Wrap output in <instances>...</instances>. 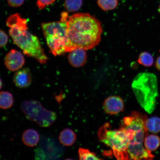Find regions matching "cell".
<instances>
[{
    "instance_id": "obj_13",
    "label": "cell",
    "mask_w": 160,
    "mask_h": 160,
    "mask_svg": "<svg viewBox=\"0 0 160 160\" xmlns=\"http://www.w3.org/2000/svg\"><path fill=\"white\" fill-rule=\"evenodd\" d=\"M76 139L74 132L69 129H66L60 134L59 140L62 145L67 147L73 145Z\"/></svg>"
},
{
    "instance_id": "obj_9",
    "label": "cell",
    "mask_w": 160,
    "mask_h": 160,
    "mask_svg": "<svg viewBox=\"0 0 160 160\" xmlns=\"http://www.w3.org/2000/svg\"><path fill=\"white\" fill-rule=\"evenodd\" d=\"M13 79L16 87L19 88H26L31 85L32 77L30 69L26 68L16 72L13 75Z\"/></svg>"
},
{
    "instance_id": "obj_24",
    "label": "cell",
    "mask_w": 160,
    "mask_h": 160,
    "mask_svg": "<svg viewBox=\"0 0 160 160\" xmlns=\"http://www.w3.org/2000/svg\"><path fill=\"white\" fill-rule=\"evenodd\" d=\"M156 67L157 69L160 71V57L158 58L156 62Z\"/></svg>"
},
{
    "instance_id": "obj_3",
    "label": "cell",
    "mask_w": 160,
    "mask_h": 160,
    "mask_svg": "<svg viewBox=\"0 0 160 160\" xmlns=\"http://www.w3.org/2000/svg\"><path fill=\"white\" fill-rule=\"evenodd\" d=\"M147 118L146 115L133 112L123 119L121 128L125 132L128 141L127 152L130 159L152 160L155 157L143 146L148 135L145 126Z\"/></svg>"
},
{
    "instance_id": "obj_26",
    "label": "cell",
    "mask_w": 160,
    "mask_h": 160,
    "mask_svg": "<svg viewBox=\"0 0 160 160\" xmlns=\"http://www.w3.org/2000/svg\"><path fill=\"white\" fill-rule=\"evenodd\" d=\"M159 12L160 13V4L159 7Z\"/></svg>"
},
{
    "instance_id": "obj_25",
    "label": "cell",
    "mask_w": 160,
    "mask_h": 160,
    "mask_svg": "<svg viewBox=\"0 0 160 160\" xmlns=\"http://www.w3.org/2000/svg\"><path fill=\"white\" fill-rule=\"evenodd\" d=\"M3 87V82L2 81L1 78H0V90Z\"/></svg>"
},
{
    "instance_id": "obj_21",
    "label": "cell",
    "mask_w": 160,
    "mask_h": 160,
    "mask_svg": "<svg viewBox=\"0 0 160 160\" xmlns=\"http://www.w3.org/2000/svg\"><path fill=\"white\" fill-rule=\"evenodd\" d=\"M9 37L5 32L0 29V48L4 47L8 42Z\"/></svg>"
},
{
    "instance_id": "obj_1",
    "label": "cell",
    "mask_w": 160,
    "mask_h": 160,
    "mask_svg": "<svg viewBox=\"0 0 160 160\" xmlns=\"http://www.w3.org/2000/svg\"><path fill=\"white\" fill-rule=\"evenodd\" d=\"M66 52L77 49H92L101 41L102 28L96 18L88 13H77L66 19Z\"/></svg>"
},
{
    "instance_id": "obj_27",
    "label": "cell",
    "mask_w": 160,
    "mask_h": 160,
    "mask_svg": "<svg viewBox=\"0 0 160 160\" xmlns=\"http://www.w3.org/2000/svg\"></svg>"
},
{
    "instance_id": "obj_7",
    "label": "cell",
    "mask_w": 160,
    "mask_h": 160,
    "mask_svg": "<svg viewBox=\"0 0 160 160\" xmlns=\"http://www.w3.org/2000/svg\"><path fill=\"white\" fill-rule=\"evenodd\" d=\"M20 108L28 119L41 127H49L57 119L55 113L46 109L41 103L35 100L24 101Z\"/></svg>"
},
{
    "instance_id": "obj_5",
    "label": "cell",
    "mask_w": 160,
    "mask_h": 160,
    "mask_svg": "<svg viewBox=\"0 0 160 160\" xmlns=\"http://www.w3.org/2000/svg\"><path fill=\"white\" fill-rule=\"evenodd\" d=\"M41 28L51 53L57 56L67 53L66 20L43 23L41 24Z\"/></svg>"
},
{
    "instance_id": "obj_18",
    "label": "cell",
    "mask_w": 160,
    "mask_h": 160,
    "mask_svg": "<svg viewBox=\"0 0 160 160\" xmlns=\"http://www.w3.org/2000/svg\"><path fill=\"white\" fill-rule=\"evenodd\" d=\"M98 4L104 11H109L116 8L118 5V0H98Z\"/></svg>"
},
{
    "instance_id": "obj_6",
    "label": "cell",
    "mask_w": 160,
    "mask_h": 160,
    "mask_svg": "<svg viewBox=\"0 0 160 160\" xmlns=\"http://www.w3.org/2000/svg\"><path fill=\"white\" fill-rule=\"evenodd\" d=\"M99 137L102 142L112 149L114 154L118 159H128L129 156L127 152L128 141L122 129L109 130L108 125H106L100 129Z\"/></svg>"
},
{
    "instance_id": "obj_10",
    "label": "cell",
    "mask_w": 160,
    "mask_h": 160,
    "mask_svg": "<svg viewBox=\"0 0 160 160\" xmlns=\"http://www.w3.org/2000/svg\"><path fill=\"white\" fill-rule=\"evenodd\" d=\"M124 108L123 100L118 96H111L105 100L103 108L106 113L113 115L123 111Z\"/></svg>"
},
{
    "instance_id": "obj_15",
    "label": "cell",
    "mask_w": 160,
    "mask_h": 160,
    "mask_svg": "<svg viewBox=\"0 0 160 160\" xmlns=\"http://www.w3.org/2000/svg\"><path fill=\"white\" fill-rule=\"evenodd\" d=\"M160 145V138L158 136L155 135H147L144 141L145 148L150 152L155 151Z\"/></svg>"
},
{
    "instance_id": "obj_20",
    "label": "cell",
    "mask_w": 160,
    "mask_h": 160,
    "mask_svg": "<svg viewBox=\"0 0 160 160\" xmlns=\"http://www.w3.org/2000/svg\"><path fill=\"white\" fill-rule=\"evenodd\" d=\"M79 159L80 160H100L95 153L89 150L80 148L79 150Z\"/></svg>"
},
{
    "instance_id": "obj_23",
    "label": "cell",
    "mask_w": 160,
    "mask_h": 160,
    "mask_svg": "<svg viewBox=\"0 0 160 160\" xmlns=\"http://www.w3.org/2000/svg\"><path fill=\"white\" fill-rule=\"evenodd\" d=\"M25 0H7L9 5L12 7H18L23 4Z\"/></svg>"
},
{
    "instance_id": "obj_8",
    "label": "cell",
    "mask_w": 160,
    "mask_h": 160,
    "mask_svg": "<svg viewBox=\"0 0 160 160\" xmlns=\"http://www.w3.org/2000/svg\"><path fill=\"white\" fill-rule=\"evenodd\" d=\"M25 63L22 54L15 49L11 50L6 56L5 64L7 68L12 72L21 69Z\"/></svg>"
},
{
    "instance_id": "obj_19",
    "label": "cell",
    "mask_w": 160,
    "mask_h": 160,
    "mask_svg": "<svg viewBox=\"0 0 160 160\" xmlns=\"http://www.w3.org/2000/svg\"><path fill=\"white\" fill-rule=\"evenodd\" d=\"M138 61L140 64L149 67L153 65V58L151 54L143 52L139 55Z\"/></svg>"
},
{
    "instance_id": "obj_12",
    "label": "cell",
    "mask_w": 160,
    "mask_h": 160,
    "mask_svg": "<svg viewBox=\"0 0 160 160\" xmlns=\"http://www.w3.org/2000/svg\"><path fill=\"white\" fill-rule=\"evenodd\" d=\"M22 141L27 147H33L38 143L40 139L39 133L36 130L29 129L25 130L22 136Z\"/></svg>"
},
{
    "instance_id": "obj_2",
    "label": "cell",
    "mask_w": 160,
    "mask_h": 160,
    "mask_svg": "<svg viewBox=\"0 0 160 160\" xmlns=\"http://www.w3.org/2000/svg\"><path fill=\"white\" fill-rule=\"evenodd\" d=\"M6 23L10 28V36L24 54L33 58L42 64L47 63L48 59L39 39L28 31L27 20L17 13L9 16Z\"/></svg>"
},
{
    "instance_id": "obj_17",
    "label": "cell",
    "mask_w": 160,
    "mask_h": 160,
    "mask_svg": "<svg viewBox=\"0 0 160 160\" xmlns=\"http://www.w3.org/2000/svg\"><path fill=\"white\" fill-rule=\"evenodd\" d=\"M82 3V0H66L64 6L68 12H73L78 11Z\"/></svg>"
},
{
    "instance_id": "obj_14",
    "label": "cell",
    "mask_w": 160,
    "mask_h": 160,
    "mask_svg": "<svg viewBox=\"0 0 160 160\" xmlns=\"http://www.w3.org/2000/svg\"><path fill=\"white\" fill-rule=\"evenodd\" d=\"M13 103L14 98L11 93L5 91L0 92V108L9 109L12 107Z\"/></svg>"
},
{
    "instance_id": "obj_4",
    "label": "cell",
    "mask_w": 160,
    "mask_h": 160,
    "mask_svg": "<svg viewBox=\"0 0 160 160\" xmlns=\"http://www.w3.org/2000/svg\"><path fill=\"white\" fill-rule=\"evenodd\" d=\"M132 88L140 105L149 113L156 108L158 95L157 78L153 73H142L133 80Z\"/></svg>"
},
{
    "instance_id": "obj_16",
    "label": "cell",
    "mask_w": 160,
    "mask_h": 160,
    "mask_svg": "<svg viewBox=\"0 0 160 160\" xmlns=\"http://www.w3.org/2000/svg\"><path fill=\"white\" fill-rule=\"evenodd\" d=\"M145 126L148 131L150 132L157 133L160 131V118L152 117L147 118L145 121Z\"/></svg>"
},
{
    "instance_id": "obj_11",
    "label": "cell",
    "mask_w": 160,
    "mask_h": 160,
    "mask_svg": "<svg viewBox=\"0 0 160 160\" xmlns=\"http://www.w3.org/2000/svg\"><path fill=\"white\" fill-rule=\"evenodd\" d=\"M68 58L70 64L72 67H81L85 65L87 61V53L85 50L76 49L69 52Z\"/></svg>"
},
{
    "instance_id": "obj_22",
    "label": "cell",
    "mask_w": 160,
    "mask_h": 160,
    "mask_svg": "<svg viewBox=\"0 0 160 160\" xmlns=\"http://www.w3.org/2000/svg\"><path fill=\"white\" fill-rule=\"evenodd\" d=\"M56 0H38L37 5L40 9H42L46 6L52 4Z\"/></svg>"
}]
</instances>
